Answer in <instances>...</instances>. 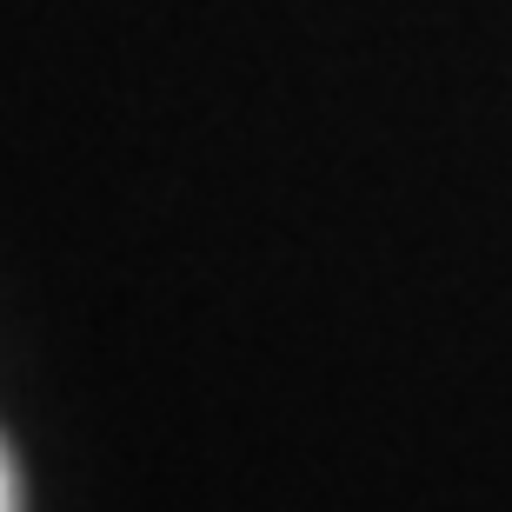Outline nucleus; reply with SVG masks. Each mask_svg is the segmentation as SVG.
I'll return each instance as SVG.
<instances>
[{
    "label": "nucleus",
    "mask_w": 512,
    "mask_h": 512,
    "mask_svg": "<svg viewBox=\"0 0 512 512\" xmlns=\"http://www.w3.org/2000/svg\"><path fill=\"white\" fill-rule=\"evenodd\" d=\"M0 512H20V479H14V459L0 446Z\"/></svg>",
    "instance_id": "f257e3e1"
}]
</instances>
